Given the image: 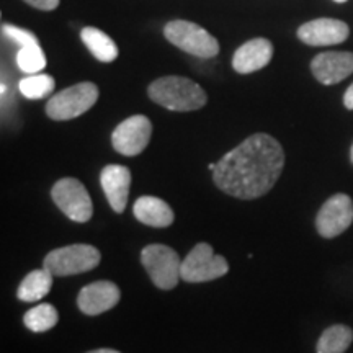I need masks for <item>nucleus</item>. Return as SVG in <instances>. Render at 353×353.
Returning a JSON list of instances; mask_svg holds the SVG:
<instances>
[{
	"label": "nucleus",
	"mask_w": 353,
	"mask_h": 353,
	"mask_svg": "<svg viewBox=\"0 0 353 353\" xmlns=\"http://www.w3.org/2000/svg\"><path fill=\"white\" fill-rule=\"evenodd\" d=\"M285 167V151L275 138L255 132L216 164L213 180L221 192L255 200L275 187Z\"/></svg>",
	"instance_id": "1"
},
{
	"label": "nucleus",
	"mask_w": 353,
	"mask_h": 353,
	"mask_svg": "<svg viewBox=\"0 0 353 353\" xmlns=\"http://www.w3.org/2000/svg\"><path fill=\"white\" fill-rule=\"evenodd\" d=\"M149 97L157 105L172 112H195L206 105V92L192 79L167 76L149 85Z\"/></svg>",
	"instance_id": "2"
},
{
	"label": "nucleus",
	"mask_w": 353,
	"mask_h": 353,
	"mask_svg": "<svg viewBox=\"0 0 353 353\" xmlns=\"http://www.w3.org/2000/svg\"><path fill=\"white\" fill-rule=\"evenodd\" d=\"M99 100L94 82H81L52 95L46 103V114L54 121H68L88 112Z\"/></svg>",
	"instance_id": "3"
},
{
	"label": "nucleus",
	"mask_w": 353,
	"mask_h": 353,
	"mask_svg": "<svg viewBox=\"0 0 353 353\" xmlns=\"http://www.w3.org/2000/svg\"><path fill=\"white\" fill-rule=\"evenodd\" d=\"M164 37L169 43L188 54L210 59L219 52V43L200 25L187 20H174L164 26Z\"/></svg>",
	"instance_id": "4"
},
{
	"label": "nucleus",
	"mask_w": 353,
	"mask_h": 353,
	"mask_svg": "<svg viewBox=\"0 0 353 353\" xmlns=\"http://www.w3.org/2000/svg\"><path fill=\"white\" fill-rule=\"evenodd\" d=\"M141 262L157 288L172 290L179 280H182V262L179 254L169 245L151 244L144 247L141 252Z\"/></svg>",
	"instance_id": "5"
},
{
	"label": "nucleus",
	"mask_w": 353,
	"mask_h": 353,
	"mask_svg": "<svg viewBox=\"0 0 353 353\" xmlns=\"http://www.w3.org/2000/svg\"><path fill=\"white\" fill-rule=\"evenodd\" d=\"M99 249L88 244H74L51 250L44 259V268L54 276H69L94 270L100 263Z\"/></svg>",
	"instance_id": "6"
},
{
	"label": "nucleus",
	"mask_w": 353,
	"mask_h": 353,
	"mask_svg": "<svg viewBox=\"0 0 353 353\" xmlns=\"http://www.w3.org/2000/svg\"><path fill=\"white\" fill-rule=\"evenodd\" d=\"M229 272L228 260L216 255L210 244H196L182 262V280L188 283H203L221 278Z\"/></svg>",
	"instance_id": "7"
},
{
	"label": "nucleus",
	"mask_w": 353,
	"mask_h": 353,
	"mask_svg": "<svg viewBox=\"0 0 353 353\" xmlns=\"http://www.w3.org/2000/svg\"><path fill=\"white\" fill-rule=\"evenodd\" d=\"M51 198L56 206L69 219L76 223H87L94 214L90 195L77 179H61L51 190Z\"/></svg>",
	"instance_id": "8"
},
{
	"label": "nucleus",
	"mask_w": 353,
	"mask_h": 353,
	"mask_svg": "<svg viewBox=\"0 0 353 353\" xmlns=\"http://www.w3.org/2000/svg\"><path fill=\"white\" fill-rule=\"evenodd\" d=\"M152 136V123L144 114H134L126 118L114 128L112 134V144L114 151L123 156H138L148 148Z\"/></svg>",
	"instance_id": "9"
},
{
	"label": "nucleus",
	"mask_w": 353,
	"mask_h": 353,
	"mask_svg": "<svg viewBox=\"0 0 353 353\" xmlns=\"http://www.w3.org/2000/svg\"><path fill=\"white\" fill-rule=\"evenodd\" d=\"M353 223V201L348 195L337 193L322 205L316 218V229L325 239L341 236Z\"/></svg>",
	"instance_id": "10"
},
{
	"label": "nucleus",
	"mask_w": 353,
	"mask_h": 353,
	"mask_svg": "<svg viewBox=\"0 0 353 353\" xmlns=\"http://www.w3.org/2000/svg\"><path fill=\"white\" fill-rule=\"evenodd\" d=\"M350 37L345 21L337 19H316L298 28L299 41L309 46H334Z\"/></svg>",
	"instance_id": "11"
},
{
	"label": "nucleus",
	"mask_w": 353,
	"mask_h": 353,
	"mask_svg": "<svg viewBox=\"0 0 353 353\" xmlns=\"http://www.w3.org/2000/svg\"><path fill=\"white\" fill-rule=\"evenodd\" d=\"M311 72L324 85H334L353 74V52L327 51L311 61Z\"/></svg>",
	"instance_id": "12"
},
{
	"label": "nucleus",
	"mask_w": 353,
	"mask_h": 353,
	"mask_svg": "<svg viewBox=\"0 0 353 353\" xmlns=\"http://www.w3.org/2000/svg\"><path fill=\"white\" fill-rule=\"evenodd\" d=\"M120 298V288L112 281H94L81 290L77 296V306L83 314L99 316L117 306Z\"/></svg>",
	"instance_id": "13"
},
{
	"label": "nucleus",
	"mask_w": 353,
	"mask_h": 353,
	"mask_svg": "<svg viewBox=\"0 0 353 353\" xmlns=\"http://www.w3.org/2000/svg\"><path fill=\"white\" fill-rule=\"evenodd\" d=\"M273 57V44L267 38H254L237 48L232 57V68L239 74H252L263 69Z\"/></svg>",
	"instance_id": "14"
},
{
	"label": "nucleus",
	"mask_w": 353,
	"mask_h": 353,
	"mask_svg": "<svg viewBox=\"0 0 353 353\" xmlns=\"http://www.w3.org/2000/svg\"><path fill=\"white\" fill-rule=\"evenodd\" d=\"M100 183L103 188L105 196L110 203V206L117 211L123 213L126 208L128 196H130L131 187V172L125 165H107L100 174Z\"/></svg>",
	"instance_id": "15"
},
{
	"label": "nucleus",
	"mask_w": 353,
	"mask_h": 353,
	"mask_svg": "<svg viewBox=\"0 0 353 353\" xmlns=\"http://www.w3.org/2000/svg\"><path fill=\"white\" fill-rule=\"evenodd\" d=\"M136 219L151 228H169L174 223V211L164 200L156 196H141L134 206Z\"/></svg>",
	"instance_id": "16"
},
{
	"label": "nucleus",
	"mask_w": 353,
	"mask_h": 353,
	"mask_svg": "<svg viewBox=\"0 0 353 353\" xmlns=\"http://www.w3.org/2000/svg\"><path fill=\"white\" fill-rule=\"evenodd\" d=\"M82 43L85 44L87 50L92 52L100 63H113L118 57V46L107 33L101 30L95 28V26H85L81 32Z\"/></svg>",
	"instance_id": "17"
},
{
	"label": "nucleus",
	"mask_w": 353,
	"mask_h": 353,
	"mask_svg": "<svg viewBox=\"0 0 353 353\" xmlns=\"http://www.w3.org/2000/svg\"><path fill=\"white\" fill-rule=\"evenodd\" d=\"M52 278H54V275L50 270H46V268L33 270L23 278V281L19 286V291H17V296H19L20 301L25 303L39 301V299H43L50 293Z\"/></svg>",
	"instance_id": "18"
},
{
	"label": "nucleus",
	"mask_w": 353,
	"mask_h": 353,
	"mask_svg": "<svg viewBox=\"0 0 353 353\" xmlns=\"http://www.w3.org/2000/svg\"><path fill=\"white\" fill-rule=\"evenodd\" d=\"M353 342V330L348 325L335 324L325 329L317 341V353H343Z\"/></svg>",
	"instance_id": "19"
},
{
	"label": "nucleus",
	"mask_w": 353,
	"mask_h": 353,
	"mask_svg": "<svg viewBox=\"0 0 353 353\" xmlns=\"http://www.w3.org/2000/svg\"><path fill=\"white\" fill-rule=\"evenodd\" d=\"M59 321V314H57L56 307L52 304H38L30 309L23 317L25 325L32 332H46L54 327Z\"/></svg>",
	"instance_id": "20"
},
{
	"label": "nucleus",
	"mask_w": 353,
	"mask_h": 353,
	"mask_svg": "<svg viewBox=\"0 0 353 353\" xmlns=\"http://www.w3.org/2000/svg\"><path fill=\"white\" fill-rule=\"evenodd\" d=\"M56 82L54 79L48 74H32V76L21 79L19 82V90L25 99L39 100L44 99L54 90Z\"/></svg>",
	"instance_id": "21"
},
{
	"label": "nucleus",
	"mask_w": 353,
	"mask_h": 353,
	"mask_svg": "<svg viewBox=\"0 0 353 353\" xmlns=\"http://www.w3.org/2000/svg\"><path fill=\"white\" fill-rule=\"evenodd\" d=\"M17 64L21 72L28 74H39L46 68V56L41 50V44H30V46L20 48L19 54H17Z\"/></svg>",
	"instance_id": "22"
},
{
	"label": "nucleus",
	"mask_w": 353,
	"mask_h": 353,
	"mask_svg": "<svg viewBox=\"0 0 353 353\" xmlns=\"http://www.w3.org/2000/svg\"><path fill=\"white\" fill-rule=\"evenodd\" d=\"M2 34L8 39H12L13 43L19 44L20 48L23 46H30V44H38V38L34 37L32 32H28V30H23L20 28V26H15V25H8V23H3L2 25Z\"/></svg>",
	"instance_id": "23"
},
{
	"label": "nucleus",
	"mask_w": 353,
	"mask_h": 353,
	"mask_svg": "<svg viewBox=\"0 0 353 353\" xmlns=\"http://www.w3.org/2000/svg\"><path fill=\"white\" fill-rule=\"evenodd\" d=\"M23 2L28 3V6H32L33 8H38V10L50 12L59 7L61 0H23Z\"/></svg>",
	"instance_id": "24"
},
{
	"label": "nucleus",
	"mask_w": 353,
	"mask_h": 353,
	"mask_svg": "<svg viewBox=\"0 0 353 353\" xmlns=\"http://www.w3.org/2000/svg\"><path fill=\"white\" fill-rule=\"evenodd\" d=\"M343 105L347 110H353V83L347 88L345 95H343Z\"/></svg>",
	"instance_id": "25"
},
{
	"label": "nucleus",
	"mask_w": 353,
	"mask_h": 353,
	"mask_svg": "<svg viewBox=\"0 0 353 353\" xmlns=\"http://www.w3.org/2000/svg\"><path fill=\"white\" fill-rule=\"evenodd\" d=\"M88 353H120V352L112 350V348H99V350H92V352H88Z\"/></svg>",
	"instance_id": "26"
},
{
	"label": "nucleus",
	"mask_w": 353,
	"mask_h": 353,
	"mask_svg": "<svg viewBox=\"0 0 353 353\" xmlns=\"http://www.w3.org/2000/svg\"><path fill=\"white\" fill-rule=\"evenodd\" d=\"M208 169L210 170H214L216 169V164H213V162H211V164H208Z\"/></svg>",
	"instance_id": "27"
},
{
	"label": "nucleus",
	"mask_w": 353,
	"mask_h": 353,
	"mask_svg": "<svg viewBox=\"0 0 353 353\" xmlns=\"http://www.w3.org/2000/svg\"><path fill=\"white\" fill-rule=\"evenodd\" d=\"M350 161H352V164H353V145H352V149H350Z\"/></svg>",
	"instance_id": "28"
},
{
	"label": "nucleus",
	"mask_w": 353,
	"mask_h": 353,
	"mask_svg": "<svg viewBox=\"0 0 353 353\" xmlns=\"http://www.w3.org/2000/svg\"><path fill=\"white\" fill-rule=\"evenodd\" d=\"M335 2H339V3H342V2H347V0H335Z\"/></svg>",
	"instance_id": "29"
}]
</instances>
